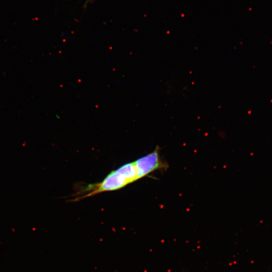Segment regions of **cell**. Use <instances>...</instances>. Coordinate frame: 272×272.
I'll return each mask as SVG.
<instances>
[{
	"mask_svg": "<svg viewBox=\"0 0 272 272\" xmlns=\"http://www.w3.org/2000/svg\"><path fill=\"white\" fill-rule=\"evenodd\" d=\"M128 184L130 183L124 176L116 169L112 171L99 183L79 187L76 194L77 197L72 201H77L103 192L118 190Z\"/></svg>",
	"mask_w": 272,
	"mask_h": 272,
	"instance_id": "6da1fadb",
	"label": "cell"
},
{
	"mask_svg": "<svg viewBox=\"0 0 272 272\" xmlns=\"http://www.w3.org/2000/svg\"><path fill=\"white\" fill-rule=\"evenodd\" d=\"M89 1L90 2V1H93V0H89Z\"/></svg>",
	"mask_w": 272,
	"mask_h": 272,
	"instance_id": "277c9868",
	"label": "cell"
},
{
	"mask_svg": "<svg viewBox=\"0 0 272 272\" xmlns=\"http://www.w3.org/2000/svg\"><path fill=\"white\" fill-rule=\"evenodd\" d=\"M138 180L157 170H166L168 168L167 163L161 159L160 148L156 147L151 153L141 157L133 162Z\"/></svg>",
	"mask_w": 272,
	"mask_h": 272,
	"instance_id": "7a4b0ae2",
	"label": "cell"
},
{
	"mask_svg": "<svg viewBox=\"0 0 272 272\" xmlns=\"http://www.w3.org/2000/svg\"><path fill=\"white\" fill-rule=\"evenodd\" d=\"M117 170L124 176L129 183L138 180L137 172L133 162L126 163Z\"/></svg>",
	"mask_w": 272,
	"mask_h": 272,
	"instance_id": "3957f363",
	"label": "cell"
}]
</instances>
